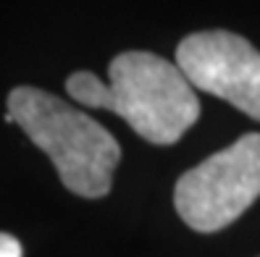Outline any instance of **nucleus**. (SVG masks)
<instances>
[{"label": "nucleus", "instance_id": "1", "mask_svg": "<svg viewBox=\"0 0 260 257\" xmlns=\"http://www.w3.org/2000/svg\"><path fill=\"white\" fill-rule=\"evenodd\" d=\"M71 100L121 116L152 144H174L200 118L194 87L176 63L145 50L118 53L108 66V84L89 71L66 79Z\"/></svg>", "mask_w": 260, "mask_h": 257}, {"label": "nucleus", "instance_id": "2", "mask_svg": "<svg viewBox=\"0 0 260 257\" xmlns=\"http://www.w3.org/2000/svg\"><path fill=\"white\" fill-rule=\"evenodd\" d=\"M6 105V121L21 126L26 137L53 160L69 192L87 200L111 192L121 147L105 126L37 87L11 89Z\"/></svg>", "mask_w": 260, "mask_h": 257}, {"label": "nucleus", "instance_id": "3", "mask_svg": "<svg viewBox=\"0 0 260 257\" xmlns=\"http://www.w3.org/2000/svg\"><path fill=\"white\" fill-rule=\"evenodd\" d=\"M260 197V134H244L176 181L179 218L200 234L234 223Z\"/></svg>", "mask_w": 260, "mask_h": 257}, {"label": "nucleus", "instance_id": "4", "mask_svg": "<svg viewBox=\"0 0 260 257\" xmlns=\"http://www.w3.org/2000/svg\"><path fill=\"white\" fill-rule=\"evenodd\" d=\"M176 66L194 89L260 121V53L244 37L223 29L194 32L179 42Z\"/></svg>", "mask_w": 260, "mask_h": 257}, {"label": "nucleus", "instance_id": "5", "mask_svg": "<svg viewBox=\"0 0 260 257\" xmlns=\"http://www.w3.org/2000/svg\"><path fill=\"white\" fill-rule=\"evenodd\" d=\"M0 257H24L21 241H19L16 236L0 231Z\"/></svg>", "mask_w": 260, "mask_h": 257}]
</instances>
